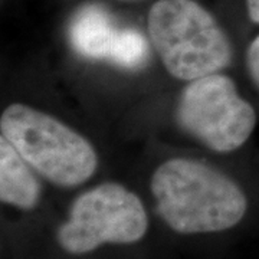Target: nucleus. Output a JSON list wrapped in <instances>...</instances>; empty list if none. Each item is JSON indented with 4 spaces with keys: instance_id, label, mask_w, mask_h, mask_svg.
Wrapping results in <instances>:
<instances>
[{
    "instance_id": "f257e3e1",
    "label": "nucleus",
    "mask_w": 259,
    "mask_h": 259,
    "mask_svg": "<svg viewBox=\"0 0 259 259\" xmlns=\"http://www.w3.org/2000/svg\"><path fill=\"white\" fill-rule=\"evenodd\" d=\"M156 213L179 235L231 231L248 212L241 185L207 161L176 156L161 161L150 177Z\"/></svg>"
},
{
    "instance_id": "f03ea898",
    "label": "nucleus",
    "mask_w": 259,
    "mask_h": 259,
    "mask_svg": "<svg viewBox=\"0 0 259 259\" xmlns=\"http://www.w3.org/2000/svg\"><path fill=\"white\" fill-rule=\"evenodd\" d=\"M146 32L161 66L177 81L223 72L233 61L228 32L197 0H156L146 16Z\"/></svg>"
},
{
    "instance_id": "7ed1b4c3",
    "label": "nucleus",
    "mask_w": 259,
    "mask_h": 259,
    "mask_svg": "<svg viewBox=\"0 0 259 259\" xmlns=\"http://www.w3.org/2000/svg\"><path fill=\"white\" fill-rule=\"evenodd\" d=\"M0 136L39 176L59 189L85 185L100 167L98 151L83 134L25 102H12L3 108Z\"/></svg>"
},
{
    "instance_id": "20e7f679",
    "label": "nucleus",
    "mask_w": 259,
    "mask_h": 259,
    "mask_svg": "<svg viewBox=\"0 0 259 259\" xmlns=\"http://www.w3.org/2000/svg\"><path fill=\"white\" fill-rule=\"evenodd\" d=\"M150 219L141 197L118 182H104L79 193L56 229L68 255L82 256L104 245H134L146 238Z\"/></svg>"
},
{
    "instance_id": "39448f33",
    "label": "nucleus",
    "mask_w": 259,
    "mask_h": 259,
    "mask_svg": "<svg viewBox=\"0 0 259 259\" xmlns=\"http://www.w3.org/2000/svg\"><path fill=\"white\" fill-rule=\"evenodd\" d=\"M175 121L199 146L229 154L248 143L258 117L231 76L214 72L186 82L175 105Z\"/></svg>"
},
{
    "instance_id": "423d86ee",
    "label": "nucleus",
    "mask_w": 259,
    "mask_h": 259,
    "mask_svg": "<svg viewBox=\"0 0 259 259\" xmlns=\"http://www.w3.org/2000/svg\"><path fill=\"white\" fill-rule=\"evenodd\" d=\"M42 177L3 136H0V202L32 212L42 202Z\"/></svg>"
},
{
    "instance_id": "0eeeda50",
    "label": "nucleus",
    "mask_w": 259,
    "mask_h": 259,
    "mask_svg": "<svg viewBox=\"0 0 259 259\" xmlns=\"http://www.w3.org/2000/svg\"><path fill=\"white\" fill-rule=\"evenodd\" d=\"M120 29L111 26L105 15L97 10H85L71 30L75 49L90 59H110Z\"/></svg>"
},
{
    "instance_id": "6e6552de",
    "label": "nucleus",
    "mask_w": 259,
    "mask_h": 259,
    "mask_svg": "<svg viewBox=\"0 0 259 259\" xmlns=\"http://www.w3.org/2000/svg\"><path fill=\"white\" fill-rule=\"evenodd\" d=\"M148 45V39L137 30L120 29L110 61L122 68H139L147 58Z\"/></svg>"
},
{
    "instance_id": "1a4fd4ad",
    "label": "nucleus",
    "mask_w": 259,
    "mask_h": 259,
    "mask_svg": "<svg viewBox=\"0 0 259 259\" xmlns=\"http://www.w3.org/2000/svg\"><path fill=\"white\" fill-rule=\"evenodd\" d=\"M245 68L250 82L259 93V33L250 40L245 51Z\"/></svg>"
},
{
    "instance_id": "9d476101",
    "label": "nucleus",
    "mask_w": 259,
    "mask_h": 259,
    "mask_svg": "<svg viewBox=\"0 0 259 259\" xmlns=\"http://www.w3.org/2000/svg\"><path fill=\"white\" fill-rule=\"evenodd\" d=\"M243 8L250 23L259 26V0H243Z\"/></svg>"
},
{
    "instance_id": "9b49d317",
    "label": "nucleus",
    "mask_w": 259,
    "mask_h": 259,
    "mask_svg": "<svg viewBox=\"0 0 259 259\" xmlns=\"http://www.w3.org/2000/svg\"><path fill=\"white\" fill-rule=\"evenodd\" d=\"M118 2H139V0H118Z\"/></svg>"
}]
</instances>
